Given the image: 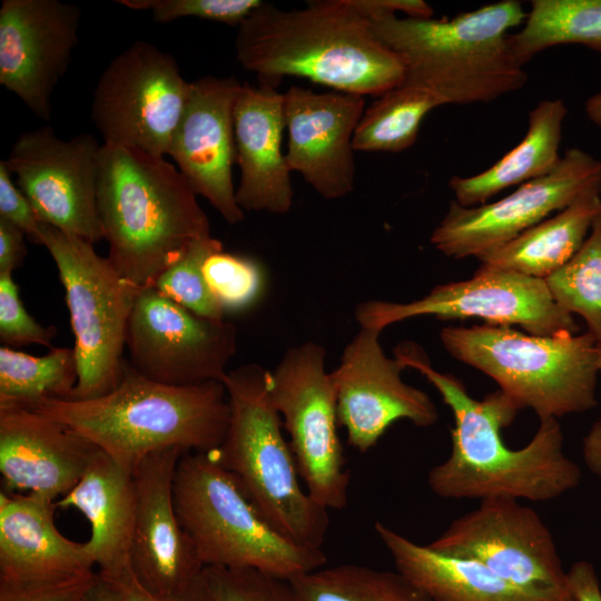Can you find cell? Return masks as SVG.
<instances>
[{
  "instance_id": "cell-32",
  "label": "cell",
  "mask_w": 601,
  "mask_h": 601,
  "mask_svg": "<svg viewBox=\"0 0 601 601\" xmlns=\"http://www.w3.org/2000/svg\"><path fill=\"white\" fill-rule=\"evenodd\" d=\"M78 381L73 348L52 347L33 356L0 347V403L27 405L42 400H68Z\"/></svg>"
},
{
  "instance_id": "cell-28",
  "label": "cell",
  "mask_w": 601,
  "mask_h": 601,
  "mask_svg": "<svg viewBox=\"0 0 601 601\" xmlns=\"http://www.w3.org/2000/svg\"><path fill=\"white\" fill-rule=\"evenodd\" d=\"M600 209L601 193L585 194L509 243L476 258L481 266L545 279L580 249Z\"/></svg>"
},
{
  "instance_id": "cell-30",
  "label": "cell",
  "mask_w": 601,
  "mask_h": 601,
  "mask_svg": "<svg viewBox=\"0 0 601 601\" xmlns=\"http://www.w3.org/2000/svg\"><path fill=\"white\" fill-rule=\"evenodd\" d=\"M443 105L431 91L403 82L365 108L353 147L366 152L404 151L415 144L426 115Z\"/></svg>"
},
{
  "instance_id": "cell-12",
  "label": "cell",
  "mask_w": 601,
  "mask_h": 601,
  "mask_svg": "<svg viewBox=\"0 0 601 601\" xmlns=\"http://www.w3.org/2000/svg\"><path fill=\"white\" fill-rule=\"evenodd\" d=\"M354 315L359 328L378 332L420 316L481 318L491 325H519L538 336L579 331L573 315L555 304L544 279L485 266H480L469 279L437 285L408 303L362 302Z\"/></svg>"
},
{
  "instance_id": "cell-2",
  "label": "cell",
  "mask_w": 601,
  "mask_h": 601,
  "mask_svg": "<svg viewBox=\"0 0 601 601\" xmlns=\"http://www.w3.org/2000/svg\"><path fill=\"white\" fill-rule=\"evenodd\" d=\"M236 59L262 83L297 77L359 96L403 83L401 59L372 31L354 0H315L285 10L263 2L237 28Z\"/></svg>"
},
{
  "instance_id": "cell-44",
  "label": "cell",
  "mask_w": 601,
  "mask_h": 601,
  "mask_svg": "<svg viewBox=\"0 0 601 601\" xmlns=\"http://www.w3.org/2000/svg\"><path fill=\"white\" fill-rule=\"evenodd\" d=\"M568 579L574 601H601L599 579L590 562H575L568 571Z\"/></svg>"
},
{
  "instance_id": "cell-18",
  "label": "cell",
  "mask_w": 601,
  "mask_h": 601,
  "mask_svg": "<svg viewBox=\"0 0 601 601\" xmlns=\"http://www.w3.org/2000/svg\"><path fill=\"white\" fill-rule=\"evenodd\" d=\"M80 18L78 6L59 0L1 3L0 85L45 121L78 43Z\"/></svg>"
},
{
  "instance_id": "cell-7",
  "label": "cell",
  "mask_w": 601,
  "mask_h": 601,
  "mask_svg": "<svg viewBox=\"0 0 601 601\" xmlns=\"http://www.w3.org/2000/svg\"><path fill=\"white\" fill-rule=\"evenodd\" d=\"M440 339L451 356L490 376L540 421L597 405L599 346L588 332L538 336L483 324L444 327Z\"/></svg>"
},
{
  "instance_id": "cell-37",
  "label": "cell",
  "mask_w": 601,
  "mask_h": 601,
  "mask_svg": "<svg viewBox=\"0 0 601 601\" xmlns=\"http://www.w3.org/2000/svg\"><path fill=\"white\" fill-rule=\"evenodd\" d=\"M120 4L134 10H148L158 23L179 18H200L239 27L258 7L260 0H121Z\"/></svg>"
},
{
  "instance_id": "cell-35",
  "label": "cell",
  "mask_w": 601,
  "mask_h": 601,
  "mask_svg": "<svg viewBox=\"0 0 601 601\" xmlns=\"http://www.w3.org/2000/svg\"><path fill=\"white\" fill-rule=\"evenodd\" d=\"M204 275L225 313L248 308L257 300L264 287V275L257 263L223 249L207 258Z\"/></svg>"
},
{
  "instance_id": "cell-23",
  "label": "cell",
  "mask_w": 601,
  "mask_h": 601,
  "mask_svg": "<svg viewBox=\"0 0 601 601\" xmlns=\"http://www.w3.org/2000/svg\"><path fill=\"white\" fill-rule=\"evenodd\" d=\"M284 97L272 85L242 83L234 107L236 162L242 210L285 214L293 205L290 170L282 151Z\"/></svg>"
},
{
  "instance_id": "cell-39",
  "label": "cell",
  "mask_w": 601,
  "mask_h": 601,
  "mask_svg": "<svg viewBox=\"0 0 601 601\" xmlns=\"http://www.w3.org/2000/svg\"><path fill=\"white\" fill-rule=\"evenodd\" d=\"M97 572L69 579L18 583L0 581V601H82Z\"/></svg>"
},
{
  "instance_id": "cell-11",
  "label": "cell",
  "mask_w": 601,
  "mask_h": 601,
  "mask_svg": "<svg viewBox=\"0 0 601 601\" xmlns=\"http://www.w3.org/2000/svg\"><path fill=\"white\" fill-rule=\"evenodd\" d=\"M190 82L173 56L144 40L117 55L98 79L91 120L104 145L168 155Z\"/></svg>"
},
{
  "instance_id": "cell-1",
  "label": "cell",
  "mask_w": 601,
  "mask_h": 601,
  "mask_svg": "<svg viewBox=\"0 0 601 601\" xmlns=\"http://www.w3.org/2000/svg\"><path fill=\"white\" fill-rule=\"evenodd\" d=\"M395 357L420 372L451 408L450 456L427 475L431 491L443 499L490 497L549 501L577 487L580 467L563 452V433L556 418L540 421L532 440L510 449L501 431L521 410L501 390L482 400L470 396L457 377L434 370L415 347H398Z\"/></svg>"
},
{
  "instance_id": "cell-13",
  "label": "cell",
  "mask_w": 601,
  "mask_h": 601,
  "mask_svg": "<svg viewBox=\"0 0 601 601\" xmlns=\"http://www.w3.org/2000/svg\"><path fill=\"white\" fill-rule=\"evenodd\" d=\"M426 545L479 561L530 593L574 601L551 531L536 511L515 499L480 501Z\"/></svg>"
},
{
  "instance_id": "cell-31",
  "label": "cell",
  "mask_w": 601,
  "mask_h": 601,
  "mask_svg": "<svg viewBox=\"0 0 601 601\" xmlns=\"http://www.w3.org/2000/svg\"><path fill=\"white\" fill-rule=\"evenodd\" d=\"M289 584L296 601H431L400 572L357 564L322 566Z\"/></svg>"
},
{
  "instance_id": "cell-6",
  "label": "cell",
  "mask_w": 601,
  "mask_h": 601,
  "mask_svg": "<svg viewBox=\"0 0 601 601\" xmlns=\"http://www.w3.org/2000/svg\"><path fill=\"white\" fill-rule=\"evenodd\" d=\"M269 372L249 363L226 373L221 382L229 423L221 444L208 453L278 533L300 546L321 549L328 512L299 484L296 461L269 393Z\"/></svg>"
},
{
  "instance_id": "cell-33",
  "label": "cell",
  "mask_w": 601,
  "mask_h": 601,
  "mask_svg": "<svg viewBox=\"0 0 601 601\" xmlns=\"http://www.w3.org/2000/svg\"><path fill=\"white\" fill-rule=\"evenodd\" d=\"M544 280L555 304L582 317L601 345V209L580 249Z\"/></svg>"
},
{
  "instance_id": "cell-21",
  "label": "cell",
  "mask_w": 601,
  "mask_h": 601,
  "mask_svg": "<svg viewBox=\"0 0 601 601\" xmlns=\"http://www.w3.org/2000/svg\"><path fill=\"white\" fill-rule=\"evenodd\" d=\"M283 97L289 170L299 173L325 199L347 196L355 184L353 138L365 111V98L300 86L289 87Z\"/></svg>"
},
{
  "instance_id": "cell-42",
  "label": "cell",
  "mask_w": 601,
  "mask_h": 601,
  "mask_svg": "<svg viewBox=\"0 0 601 601\" xmlns=\"http://www.w3.org/2000/svg\"><path fill=\"white\" fill-rule=\"evenodd\" d=\"M26 234L17 226L0 219V274H12L27 255Z\"/></svg>"
},
{
  "instance_id": "cell-41",
  "label": "cell",
  "mask_w": 601,
  "mask_h": 601,
  "mask_svg": "<svg viewBox=\"0 0 601 601\" xmlns=\"http://www.w3.org/2000/svg\"><path fill=\"white\" fill-rule=\"evenodd\" d=\"M101 575L111 580L120 589L125 601H211L205 571L189 588L165 598L156 597L147 591L132 574L130 564L115 574Z\"/></svg>"
},
{
  "instance_id": "cell-4",
  "label": "cell",
  "mask_w": 601,
  "mask_h": 601,
  "mask_svg": "<svg viewBox=\"0 0 601 601\" xmlns=\"http://www.w3.org/2000/svg\"><path fill=\"white\" fill-rule=\"evenodd\" d=\"M98 208L108 259L138 287L154 286L210 223L178 168L145 151L104 145Z\"/></svg>"
},
{
  "instance_id": "cell-40",
  "label": "cell",
  "mask_w": 601,
  "mask_h": 601,
  "mask_svg": "<svg viewBox=\"0 0 601 601\" xmlns=\"http://www.w3.org/2000/svg\"><path fill=\"white\" fill-rule=\"evenodd\" d=\"M12 176L6 160H1L0 219L17 226L30 240L37 244L41 223L38 220L31 203Z\"/></svg>"
},
{
  "instance_id": "cell-36",
  "label": "cell",
  "mask_w": 601,
  "mask_h": 601,
  "mask_svg": "<svg viewBox=\"0 0 601 601\" xmlns=\"http://www.w3.org/2000/svg\"><path fill=\"white\" fill-rule=\"evenodd\" d=\"M211 601H296L289 581L255 569L205 568Z\"/></svg>"
},
{
  "instance_id": "cell-25",
  "label": "cell",
  "mask_w": 601,
  "mask_h": 601,
  "mask_svg": "<svg viewBox=\"0 0 601 601\" xmlns=\"http://www.w3.org/2000/svg\"><path fill=\"white\" fill-rule=\"evenodd\" d=\"M136 502L134 470L101 450L73 489L56 501L58 508H75L89 521L86 543L100 574H115L130 564Z\"/></svg>"
},
{
  "instance_id": "cell-47",
  "label": "cell",
  "mask_w": 601,
  "mask_h": 601,
  "mask_svg": "<svg viewBox=\"0 0 601 601\" xmlns=\"http://www.w3.org/2000/svg\"><path fill=\"white\" fill-rule=\"evenodd\" d=\"M584 111L590 121L601 128V90L587 99Z\"/></svg>"
},
{
  "instance_id": "cell-27",
  "label": "cell",
  "mask_w": 601,
  "mask_h": 601,
  "mask_svg": "<svg viewBox=\"0 0 601 601\" xmlns=\"http://www.w3.org/2000/svg\"><path fill=\"white\" fill-rule=\"evenodd\" d=\"M566 115L562 99L540 101L529 112L526 134L515 147L482 173L450 179L454 200L463 207L483 205L504 189L552 171L562 157L560 145Z\"/></svg>"
},
{
  "instance_id": "cell-45",
  "label": "cell",
  "mask_w": 601,
  "mask_h": 601,
  "mask_svg": "<svg viewBox=\"0 0 601 601\" xmlns=\"http://www.w3.org/2000/svg\"><path fill=\"white\" fill-rule=\"evenodd\" d=\"M601 371V345H599ZM583 459L592 473L601 477V417L597 420L583 439Z\"/></svg>"
},
{
  "instance_id": "cell-17",
  "label": "cell",
  "mask_w": 601,
  "mask_h": 601,
  "mask_svg": "<svg viewBox=\"0 0 601 601\" xmlns=\"http://www.w3.org/2000/svg\"><path fill=\"white\" fill-rule=\"evenodd\" d=\"M380 334L359 328L331 372L338 424L346 430L347 443L359 453L374 447L398 420L420 427L432 426L439 420L431 397L403 381L405 367L398 358L385 354Z\"/></svg>"
},
{
  "instance_id": "cell-19",
  "label": "cell",
  "mask_w": 601,
  "mask_h": 601,
  "mask_svg": "<svg viewBox=\"0 0 601 601\" xmlns=\"http://www.w3.org/2000/svg\"><path fill=\"white\" fill-rule=\"evenodd\" d=\"M240 87L234 77L205 76L190 82L168 150L193 191L231 225L244 219L233 181L234 107Z\"/></svg>"
},
{
  "instance_id": "cell-20",
  "label": "cell",
  "mask_w": 601,
  "mask_h": 601,
  "mask_svg": "<svg viewBox=\"0 0 601 601\" xmlns=\"http://www.w3.org/2000/svg\"><path fill=\"white\" fill-rule=\"evenodd\" d=\"M179 449L156 452L134 470L136 515L129 554L137 581L156 597L165 598L189 588L204 573L174 503V480Z\"/></svg>"
},
{
  "instance_id": "cell-16",
  "label": "cell",
  "mask_w": 601,
  "mask_h": 601,
  "mask_svg": "<svg viewBox=\"0 0 601 601\" xmlns=\"http://www.w3.org/2000/svg\"><path fill=\"white\" fill-rule=\"evenodd\" d=\"M593 191L601 193V159L573 147L548 175L496 201L463 207L451 200L430 240L447 257H479Z\"/></svg>"
},
{
  "instance_id": "cell-43",
  "label": "cell",
  "mask_w": 601,
  "mask_h": 601,
  "mask_svg": "<svg viewBox=\"0 0 601 601\" xmlns=\"http://www.w3.org/2000/svg\"><path fill=\"white\" fill-rule=\"evenodd\" d=\"M366 17L403 12L410 18H432L433 8L423 0H354Z\"/></svg>"
},
{
  "instance_id": "cell-5",
  "label": "cell",
  "mask_w": 601,
  "mask_h": 601,
  "mask_svg": "<svg viewBox=\"0 0 601 601\" xmlns=\"http://www.w3.org/2000/svg\"><path fill=\"white\" fill-rule=\"evenodd\" d=\"M528 12L502 0L453 18L368 17L376 38L402 61L405 83L426 89L444 105L490 102L522 88L528 73L510 49V30Z\"/></svg>"
},
{
  "instance_id": "cell-26",
  "label": "cell",
  "mask_w": 601,
  "mask_h": 601,
  "mask_svg": "<svg viewBox=\"0 0 601 601\" xmlns=\"http://www.w3.org/2000/svg\"><path fill=\"white\" fill-rule=\"evenodd\" d=\"M374 528L396 571L431 601H553L514 585L479 561L420 545L382 522Z\"/></svg>"
},
{
  "instance_id": "cell-14",
  "label": "cell",
  "mask_w": 601,
  "mask_h": 601,
  "mask_svg": "<svg viewBox=\"0 0 601 601\" xmlns=\"http://www.w3.org/2000/svg\"><path fill=\"white\" fill-rule=\"evenodd\" d=\"M127 363L141 376L171 386L221 382L237 349L236 326L200 317L155 287H141L127 329Z\"/></svg>"
},
{
  "instance_id": "cell-8",
  "label": "cell",
  "mask_w": 601,
  "mask_h": 601,
  "mask_svg": "<svg viewBox=\"0 0 601 601\" xmlns=\"http://www.w3.org/2000/svg\"><path fill=\"white\" fill-rule=\"evenodd\" d=\"M179 522L205 568L255 569L283 580L324 566L321 549L278 533L209 453H185L174 480Z\"/></svg>"
},
{
  "instance_id": "cell-38",
  "label": "cell",
  "mask_w": 601,
  "mask_h": 601,
  "mask_svg": "<svg viewBox=\"0 0 601 601\" xmlns=\"http://www.w3.org/2000/svg\"><path fill=\"white\" fill-rule=\"evenodd\" d=\"M55 325L39 324L26 309L12 274H0V341L3 346L28 344L52 348Z\"/></svg>"
},
{
  "instance_id": "cell-10",
  "label": "cell",
  "mask_w": 601,
  "mask_h": 601,
  "mask_svg": "<svg viewBox=\"0 0 601 601\" xmlns=\"http://www.w3.org/2000/svg\"><path fill=\"white\" fill-rule=\"evenodd\" d=\"M325 362L326 351L319 343L292 346L269 372L268 385L306 492L325 509L342 510L347 504L351 473Z\"/></svg>"
},
{
  "instance_id": "cell-24",
  "label": "cell",
  "mask_w": 601,
  "mask_h": 601,
  "mask_svg": "<svg viewBox=\"0 0 601 601\" xmlns=\"http://www.w3.org/2000/svg\"><path fill=\"white\" fill-rule=\"evenodd\" d=\"M56 508L33 494L0 492V581L48 582L95 572L87 543L56 528Z\"/></svg>"
},
{
  "instance_id": "cell-22",
  "label": "cell",
  "mask_w": 601,
  "mask_h": 601,
  "mask_svg": "<svg viewBox=\"0 0 601 601\" xmlns=\"http://www.w3.org/2000/svg\"><path fill=\"white\" fill-rule=\"evenodd\" d=\"M99 450L58 421L0 403V472L6 492L27 491L56 502L79 482Z\"/></svg>"
},
{
  "instance_id": "cell-46",
  "label": "cell",
  "mask_w": 601,
  "mask_h": 601,
  "mask_svg": "<svg viewBox=\"0 0 601 601\" xmlns=\"http://www.w3.org/2000/svg\"><path fill=\"white\" fill-rule=\"evenodd\" d=\"M82 601H125L120 589L109 579L98 573L87 589Z\"/></svg>"
},
{
  "instance_id": "cell-3",
  "label": "cell",
  "mask_w": 601,
  "mask_h": 601,
  "mask_svg": "<svg viewBox=\"0 0 601 601\" xmlns=\"http://www.w3.org/2000/svg\"><path fill=\"white\" fill-rule=\"evenodd\" d=\"M20 406L62 423L132 470L162 450H216L230 416L223 382L166 385L141 376L127 359L120 383L102 396L42 400Z\"/></svg>"
},
{
  "instance_id": "cell-29",
  "label": "cell",
  "mask_w": 601,
  "mask_h": 601,
  "mask_svg": "<svg viewBox=\"0 0 601 601\" xmlns=\"http://www.w3.org/2000/svg\"><path fill=\"white\" fill-rule=\"evenodd\" d=\"M509 43L523 68L539 52L561 45L601 53V0H533L523 28L510 33Z\"/></svg>"
},
{
  "instance_id": "cell-34",
  "label": "cell",
  "mask_w": 601,
  "mask_h": 601,
  "mask_svg": "<svg viewBox=\"0 0 601 601\" xmlns=\"http://www.w3.org/2000/svg\"><path fill=\"white\" fill-rule=\"evenodd\" d=\"M221 249V242L213 236L193 242L184 255L159 275L152 287L200 317L225 319V312L204 275L207 258Z\"/></svg>"
},
{
  "instance_id": "cell-9",
  "label": "cell",
  "mask_w": 601,
  "mask_h": 601,
  "mask_svg": "<svg viewBox=\"0 0 601 601\" xmlns=\"http://www.w3.org/2000/svg\"><path fill=\"white\" fill-rule=\"evenodd\" d=\"M37 244L58 269L75 336L78 381L68 400L102 396L121 381L128 322L141 287L75 235L41 224Z\"/></svg>"
},
{
  "instance_id": "cell-15",
  "label": "cell",
  "mask_w": 601,
  "mask_h": 601,
  "mask_svg": "<svg viewBox=\"0 0 601 601\" xmlns=\"http://www.w3.org/2000/svg\"><path fill=\"white\" fill-rule=\"evenodd\" d=\"M101 146L88 132L66 140L42 126L21 134L4 159L41 224L91 244L105 238L98 208Z\"/></svg>"
}]
</instances>
